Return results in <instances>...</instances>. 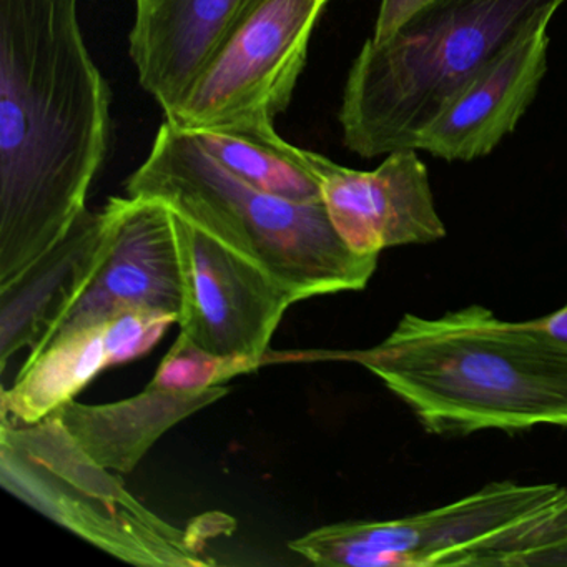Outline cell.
Masks as SVG:
<instances>
[{"label":"cell","mask_w":567,"mask_h":567,"mask_svg":"<svg viewBox=\"0 0 567 567\" xmlns=\"http://www.w3.org/2000/svg\"><path fill=\"white\" fill-rule=\"evenodd\" d=\"M111 134V89L78 0H0V287L87 210Z\"/></svg>","instance_id":"1"},{"label":"cell","mask_w":567,"mask_h":567,"mask_svg":"<svg viewBox=\"0 0 567 567\" xmlns=\"http://www.w3.org/2000/svg\"><path fill=\"white\" fill-rule=\"evenodd\" d=\"M285 360L354 361L404 401L427 433L441 436L567 427V344L536 320L509 323L483 307L440 318L406 313L370 350L270 351L267 363Z\"/></svg>","instance_id":"2"},{"label":"cell","mask_w":567,"mask_h":567,"mask_svg":"<svg viewBox=\"0 0 567 567\" xmlns=\"http://www.w3.org/2000/svg\"><path fill=\"white\" fill-rule=\"evenodd\" d=\"M567 0H431L351 65L340 109L348 151L416 147L421 132L507 49L547 29Z\"/></svg>","instance_id":"3"},{"label":"cell","mask_w":567,"mask_h":567,"mask_svg":"<svg viewBox=\"0 0 567 567\" xmlns=\"http://www.w3.org/2000/svg\"><path fill=\"white\" fill-rule=\"evenodd\" d=\"M125 190L167 205L267 271L297 303L364 290L378 267L380 255L357 254L341 240L323 202L287 200L247 184L168 122Z\"/></svg>","instance_id":"4"},{"label":"cell","mask_w":567,"mask_h":567,"mask_svg":"<svg viewBox=\"0 0 567 567\" xmlns=\"http://www.w3.org/2000/svg\"><path fill=\"white\" fill-rule=\"evenodd\" d=\"M288 546L327 567L567 566V487L501 481L427 513L330 524Z\"/></svg>","instance_id":"5"},{"label":"cell","mask_w":567,"mask_h":567,"mask_svg":"<svg viewBox=\"0 0 567 567\" xmlns=\"http://www.w3.org/2000/svg\"><path fill=\"white\" fill-rule=\"evenodd\" d=\"M0 484L59 526L135 566H212L205 539L231 529L230 519L218 514L197 517L188 529L162 519L55 413L31 424L0 423Z\"/></svg>","instance_id":"6"},{"label":"cell","mask_w":567,"mask_h":567,"mask_svg":"<svg viewBox=\"0 0 567 567\" xmlns=\"http://www.w3.org/2000/svg\"><path fill=\"white\" fill-rule=\"evenodd\" d=\"M328 2L251 0L181 101L165 112V122L190 134L274 127L290 105Z\"/></svg>","instance_id":"7"},{"label":"cell","mask_w":567,"mask_h":567,"mask_svg":"<svg viewBox=\"0 0 567 567\" xmlns=\"http://www.w3.org/2000/svg\"><path fill=\"white\" fill-rule=\"evenodd\" d=\"M174 217L184 275L181 333L251 371L265 367L275 331L297 303L293 295L202 228Z\"/></svg>","instance_id":"8"},{"label":"cell","mask_w":567,"mask_h":567,"mask_svg":"<svg viewBox=\"0 0 567 567\" xmlns=\"http://www.w3.org/2000/svg\"><path fill=\"white\" fill-rule=\"evenodd\" d=\"M111 245L101 270L59 327L71 333L118 311L145 310L181 318L184 275L174 212L154 198L109 200Z\"/></svg>","instance_id":"9"},{"label":"cell","mask_w":567,"mask_h":567,"mask_svg":"<svg viewBox=\"0 0 567 567\" xmlns=\"http://www.w3.org/2000/svg\"><path fill=\"white\" fill-rule=\"evenodd\" d=\"M321 195L334 230L357 254L380 255L386 248L446 237L416 148L391 152L371 172L341 167L327 158Z\"/></svg>","instance_id":"10"},{"label":"cell","mask_w":567,"mask_h":567,"mask_svg":"<svg viewBox=\"0 0 567 567\" xmlns=\"http://www.w3.org/2000/svg\"><path fill=\"white\" fill-rule=\"evenodd\" d=\"M174 323V317L157 311L127 310L58 334L24 361L11 388H2L0 423L31 424L49 416L105 368L144 357Z\"/></svg>","instance_id":"11"},{"label":"cell","mask_w":567,"mask_h":567,"mask_svg":"<svg viewBox=\"0 0 567 567\" xmlns=\"http://www.w3.org/2000/svg\"><path fill=\"white\" fill-rule=\"evenodd\" d=\"M107 205L85 210L48 254L0 287V368L22 350L41 353L101 270L111 245Z\"/></svg>","instance_id":"12"},{"label":"cell","mask_w":567,"mask_h":567,"mask_svg":"<svg viewBox=\"0 0 567 567\" xmlns=\"http://www.w3.org/2000/svg\"><path fill=\"white\" fill-rule=\"evenodd\" d=\"M547 29L527 35L480 72L416 142V151L447 162L489 155L514 132L547 71Z\"/></svg>","instance_id":"13"},{"label":"cell","mask_w":567,"mask_h":567,"mask_svg":"<svg viewBox=\"0 0 567 567\" xmlns=\"http://www.w3.org/2000/svg\"><path fill=\"white\" fill-rule=\"evenodd\" d=\"M251 0H137L131 58L138 82L168 112Z\"/></svg>","instance_id":"14"},{"label":"cell","mask_w":567,"mask_h":567,"mask_svg":"<svg viewBox=\"0 0 567 567\" xmlns=\"http://www.w3.org/2000/svg\"><path fill=\"white\" fill-rule=\"evenodd\" d=\"M228 393L230 388L225 384L175 390L151 381L135 396L107 404L72 400L54 413L102 466L117 474H131L168 430Z\"/></svg>","instance_id":"15"},{"label":"cell","mask_w":567,"mask_h":567,"mask_svg":"<svg viewBox=\"0 0 567 567\" xmlns=\"http://www.w3.org/2000/svg\"><path fill=\"white\" fill-rule=\"evenodd\" d=\"M192 135L212 157L247 184L287 200L323 202L321 171L327 157L293 147L275 127Z\"/></svg>","instance_id":"16"},{"label":"cell","mask_w":567,"mask_h":567,"mask_svg":"<svg viewBox=\"0 0 567 567\" xmlns=\"http://www.w3.org/2000/svg\"><path fill=\"white\" fill-rule=\"evenodd\" d=\"M245 373H251L248 364L217 357L181 333L152 381L175 390H204Z\"/></svg>","instance_id":"17"},{"label":"cell","mask_w":567,"mask_h":567,"mask_svg":"<svg viewBox=\"0 0 567 567\" xmlns=\"http://www.w3.org/2000/svg\"><path fill=\"white\" fill-rule=\"evenodd\" d=\"M430 2L431 0H381L374 34L371 39L383 41V39L390 38L414 12L420 11Z\"/></svg>","instance_id":"18"},{"label":"cell","mask_w":567,"mask_h":567,"mask_svg":"<svg viewBox=\"0 0 567 567\" xmlns=\"http://www.w3.org/2000/svg\"><path fill=\"white\" fill-rule=\"evenodd\" d=\"M536 323L543 328L550 337L559 340L560 343L567 344V305L566 307L557 310L556 313L547 315V317L539 318Z\"/></svg>","instance_id":"19"}]
</instances>
